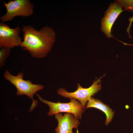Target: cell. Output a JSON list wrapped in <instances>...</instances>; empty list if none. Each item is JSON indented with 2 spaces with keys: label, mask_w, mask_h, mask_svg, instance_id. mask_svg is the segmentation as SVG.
Instances as JSON below:
<instances>
[{
  "label": "cell",
  "mask_w": 133,
  "mask_h": 133,
  "mask_svg": "<svg viewBox=\"0 0 133 133\" xmlns=\"http://www.w3.org/2000/svg\"><path fill=\"white\" fill-rule=\"evenodd\" d=\"M3 76L5 79L13 84L16 87L17 95H26L32 100L33 102L29 112L32 111L37 104V101L33 99L34 95L39 91L42 90L44 86L40 84H35L29 80L23 79L24 74L20 72L16 76L10 73L7 70L4 72Z\"/></svg>",
  "instance_id": "2"
},
{
  "label": "cell",
  "mask_w": 133,
  "mask_h": 133,
  "mask_svg": "<svg viewBox=\"0 0 133 133\" xmlns=\"http://www.w3.org/2000/svg\"><path fill=\"white\" fill-rule=\"evenodd\" d=\"M90 107H94L99 109L105 113L106 116L105 125L108 124L111 121L114 115V112L111 109L100 100L92 97H91L88 99L85 109Z\"/></svg>",
  "instance_id": "9"
},
{
  "label": "cell",
  "mask_w": 133,
  "mask_h": 133,
  "mask_svg": "<svg viewBox=\"0 0 133 133\" xmlns=\"http://www.w3.org/2000/svg\"><path fill=\"white\" fill-rule=\"evenodd\" d=\"M55 116L58 122V126L55 129V133H73V128L78 130L80 122L72 114L66 113L63 115L59 113L55 115Z\"/></svg>",
  "instance_id": "8"
},
{
  "label": "cell",
  "mask_w": 133,
  "mask_h": 133,
  "mask_svg": "<svg viewBox=\"0 0 133 133\" xmlns=\"http://www.w3.org/2000/svg\"><path fill=\"white\" fill-rule=\"evenodd\" d=\"M123 11L121 6L115 2L110 4L105 12L101 21V30L108 38L113 37L111 34L112 27L118 16Z\"/></svg>",
  "instance_id": "7"
},
{
  "label": "cell",
  "mask_w": 133,
  "mask_h": 133,
  "mask_svg": "<svg viewBox=\"0 0 133 133\" xmlns=\"http://www.w3.org/2000/svg\"><path fill=\"white\" fill-rule=\"evenodd\" d=\"M3 2L7 12L0 17L2 22L11 21L16 16H30L33 13V4L30 0H15Z\"/></svg>",
  "instance_id": "4"
},
{
  "label": "cell",
  "mask_w": 133,
  "mask_h": 133,
  "mask_svg": "<svg viewBox=\"0 0 133 133\" xmlns=\"http://www.w3.org/2000/svg\"><path fill=\"white\" fill-rule=\"evenodd\" d=\"M100 78L94 81L91 85L87 88L83 87L80 84H77V89L74 92H69L65 88H61L57 91L58 94L66 98H73L78 100L85 108L86 103L89 99L94 96L101 88V83H100L101 79Z\"/></svg>",
  "instance_id": "5"
},
{
  "label": "cell",
  "mask_w": 133,
  "mask_h": 133,
  "mask_svg": "<svg viewBox=\"0 0 133 133\" xmlns=\"http://www.w3.org/2000/svg\"><path fill=\"white\" fill-rule=\"evenodd\" d=\"M39 100L47 104L50 110L47 115L52 116L61 112H66L73 114L76 118L81 119L82 115L85 109L81 103L76 99L69 98L70 101L68 103H61L59 101L57 103L53 102L42 99L39 95L35 94Z\"/></svg>",
  "instance_id": "3"
},
{
  "label": "cell",
  "mask_w": 133,
  "mask_h": 133,
  "mask_svg": "<svg viewBox=\"0 0 133 133\" xmlns=\"http://www.w3.org/2000/svg\"><path fill=\"white\" fill-rule=\"evenodd\" d=\"M129 25L127 28V31L128 33L129 38H131L132 37L131 36L130 33V29L131 25L133 21V15L132 17H130L129 18Z\"/></svg>",
  "instance_id": "12"
},
{
  "label": "cell",
  "mask_w": 133,
  "mask_h": 133,
  "mask_svg": "<svg viewBox=\"0 0 133 133\" xmlns=\"http://www.w3.org/2000/svg\"><path fill=\"white\" fill-rule=\"evenodd\" d=\"M22 31L23 40L20 46L28 51L31 56L41 59L47 56L55 43L56 34L51 28L48 26L36 30L30 25L23 26Z\"/></svg>",
  "instance_id": "1"
},
{
  "label": "cell",
  "mask_w": 133,
  "mask_h": 133,
  "mask_svg": "<svg viewBox=\"0 0 133 133\" xmlns=\"http://www.w3.org/2000/svg\"><path fill=\"white\" fill-rule=\"evenodd\" d=\"M115 2L118 3L126 11L133 12V0H118Z\"/></svg>",
  "instance_id": "11"
},
{
  "label": "cell",
  "mask_w": 133,
  "mask_h": 133,
  "mask_svg": "<svg viewBox=\"0 0 133 133\" xmlns=\"http://www.w3.org/2000/svg\"><path fill=\"white\" fill-rule=\"evenodd\" d=\"M21 29L17 25L11 28L4 23H0V48L6 47L11 49L20 46L22 38L19 36Z\"/></svg>",
  "instance_id": "6"
},
{
  "label": "cell",
  "mask_w": 133,
  "mask_h": 133,
  "mask_svg": "<svg viewBox=\"0 0 133 133\" xmlns=\"http://www.w3.org/2000/svg\"><path fill=\"white\" fill-rule=\"evenodd\" d=\"M11 49L6 47L0 48V67L1 68L4 66L6 59L10 54Z\"/></svg>",
  "instance_id": "10"
}]
</instances>
